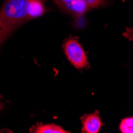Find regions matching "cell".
<instances>
[{
  "label": "cell",
  "mask_w": 133,
  "mask_h": 133,
  "mask_svg": "<svg viewBox=\"0 0 133 133\" xmlns=\"http://www.w3.org/2000/svg\"><path fill=\"white\" fill-rule=\"evenodd\" d=\"M45 0H6L0 10V45L23 23L45 12Z\"/></svg>",
  "instance_id": "1"
},
{
  "label": "cell",
  "mask_w": 133,
  "mask_h": 133,
  "mask_svg": "<svg viewBox=\"0 0 133 133\" xmlns=\"http://www.w3.org/2000/svg\"><path fill=\"white\" fill-rule=\"evenodd\" d=\"M58 7L74 17H80L87 11L105 4V0H54Z\"/></svg>",
  "instance_id": "2"
},
{
  "label": "cell",
  "mask_w": 133,
  "mask_h": 133,
  "mask_svg": "<svg viewBox=\"0 0 133 133\" xmlns=\"http://www.w3.org/2000/svg\"><path fill=\"white\" fill-rule=\"evenodd\" d=\"M63 47L68 60L75 68L81 69L89 66L86 54L77 39L69 38Z\"/></svg>",
  "instance_id": "3"
},
{
  "label": "cell",
  "mask_w": 133,
  "mask_h": 133,
  "mask_svg": "<svg viewBox=\"0 0 133 133\" xmlns=\"http://www.w3.org/2000/svg\"><path fill=\"white\" fill-rule=\"evenodd\" d=\"M82 132L84 133H98L102 127V122L98 112L89 114L81 118Z\"/></svg>",
  "instance_id": "4"
},
{
  "label": "cell",
  "mask_w": 133,
  "mask_h": 133,
  "mask_svg": "<svg viewBox=\"0 0 133 133\" xmlns=\"http://www.w3.org/2000/svg\"><path fill=\"white\" fill-rule=\"evenodd\" d=\"M31 132L36 133H68L69 131L64 130L62 127L54 124H39L34 129H31Z\"/></svg>",
  "instance_id": "5"
},
{
  "label": "cell",
  "mask_w": 133,
  "mask_h": 133,
  "mask_svg": "<svg viewBox=\"0 0 133 133\" xmlns=\"http://www.w3.org/2000/svg\"><path fill=\"white\" fill-rule=\"evenodd\" d=\"M119 131L122 133H133V117L124 119L119 124Z\"/></svg>",
  "instance_id": "6"
},
{
  "label": "cell",
  "mask_w": 133,
  "mask_h": 133,
  "mask_svg": "<svg viewBox=\"0 0 133 133\" xmlns=\"http://www.w3.org/2000/svg\"><path fill=\"white\" fill-rule=\"evenodd\" d=\"M123 36L131 42H133V28H126L125 31L123 33Z\"/></svg>",
  "instance_id": "7"
},
{
  "label": "cell",
  "mask_w": 133,
  "mask_h": 133,
  "mask_svg": "<svg viewBox=\"0 0 133 133\" xmlns=\"http://www.w3.org/2000/svg\"><path fill=\"white\" fill-rule=\"evenodd\" d=\"M3 104H1V103H0V110H1V109H2V108H3Z\"/></svg>",
  "instance_id": "8"
}]
</instances>
